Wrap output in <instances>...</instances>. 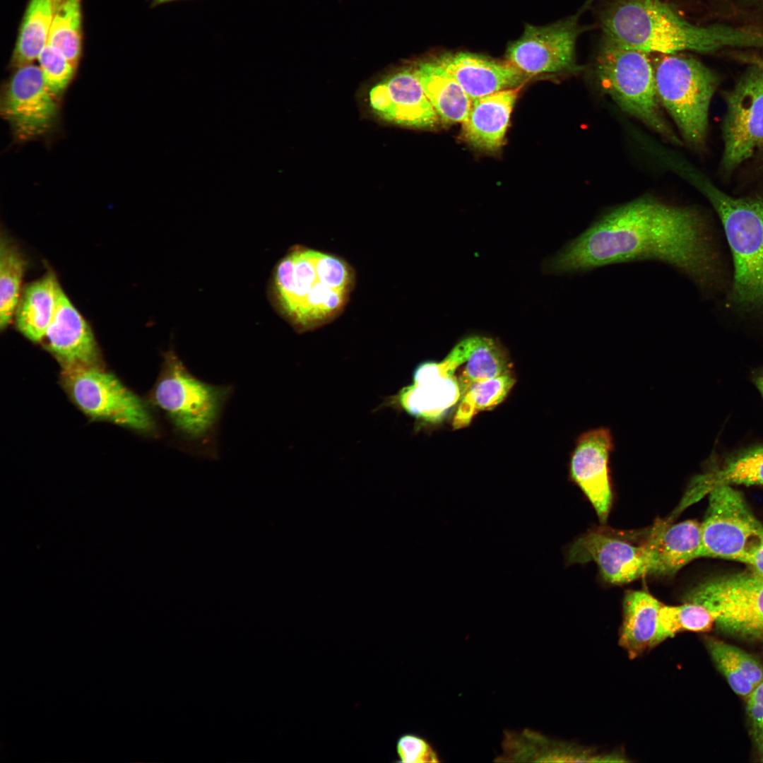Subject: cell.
Returning <instances> with one entry per match:
<instances>
[{"label": "cell", "instance_id": "6da1fadb", "mask_svg": "<svg viewBox=\"0 0 763 763\" xmlns=\"http://www.w3.org/2000/svg\"><path fill=\"white\" fill-rule=\"evenodd\" d=\"M653 260L700 285L714 273L715 255L704 215L690 206L645 196L601 215L550 259L554 273H582L610 264Z\"/></svg>", "mask_w": 763, "mask_h": 763}, {"label": "cell", "instance_id": "7a4b0ae2", "mask_svg": "<svg viewBox=\"0 0 763 763\" xmlns=\"http://www.w3.org/2000/svg\"><path fill=\"white\" fill-rule=\"evenodd\" d=\"M603 37L647 53L763 49V28L721 23L697 25L661 0H608L599 13Z\"/></svg>", "mask_w": 763, "mask_h": 763}, {"label": "cell", "instance_id": "3957f363", "mask_svg": "<svg viewBox=\"0 0 763 763\" xmlns=\"http://www.w3.org/2000/svg\"><path fill=\"white\" fill-rule=\"evenodd\" d=\"M233 391L231 385L213 384L196 377L171 348L163 354L150 398L165 418L177 449L216 459L220 421Z\"/></svg>", "mask_w": 763, "mask_h": 763}, {"label": "cell", "instance_id": "277c9868", "mask_svg": "<svg viewBox=\"0 0 763 763\" xmlns=\"http://www.w3.org/2000/svg\"><path fill=\"white\" fill-rule=\"evenodd\" d=\"M353 283L349 266L338 257L297 248L277 264L271 281L277 309L299 332L321 326L336 315Z\"/></svg>", "mask_w": 763, "mask_h": 763}, {"label": "cell", "instance_id": "5b68a950", "mask_svg": "<svg viewBox=\"0 0 763 763\" xmlns=\"http://www.w3.org/2000/svg\"><path fill=\"white\" fill-rule=\"evenodd\" d=\"M684 175L709 201L723 224L734 262L735 302L763 308V198H736L690 167Z\"/></svg>", "mask_w": 763, "mask_h": 763}, {"label": "cell", "instance_id": "8992f818", "mask_svg": "<svg viewBox=\"0 0 763 763\" xmlns=\"http://www.w3.org/2000/svg\"><path fill=\"white\" fill-rule=\"evenodd\" d=\"M593 73L601 90L623 111L668 141L682 143L663 114L649 53L603 37L594 60Z\"/></svg>", "mask_w": 763, "mask_h": 763}, {"label": "cell", "instance_id": "52a82bcc", "mask_svg": "<svg viewBox=\"0 0 763 763\" xmlns=\"http://www.w3.org/2000/svg\"><path fill=\"white\" fill-rule=\"evenodd\" d=\"M662 107L684 140L701 148L706 140L709 110L718 85L716 75L698 59L678 53H649Z\"/></svg>", "mask_w": 763, "mask_h": 763}, {"label": "cell", "instance_id": "ba28073f", "mask_svg": "<svg viewBox=\"0 0 763 763\" xmlns=\"http://www.w3.org/2000/svg\"><path fill=\"white\" fill-rule=\"evenodd\" d=\"M62 384L74 403L91 418L150 436L159 431L147 404L99 366L63 370Z\"/></svg>", "mask_w": 763, "mask_h": 763}, {"label": "cell", "instance_id": "9c48e42d", "mask_svg": "<svg viewBox=\"0 0 763 763\" xmlns=\"http://www.w3.org/2000/svg\"><path fill=\"white\" fill-rule=\"evenodd\" d=\"M684 602L703 605L722 629L763 639V574L750 571L714 577L690 590Z\"/></svg>", "mask_w": 763, "mask_h": 763}, {"label": "cell", "instance_id": "30bf717a", "mask_svg": "<svg viewBox=\"0 0 763 763\" xmlns=\"http://www.w3.org/2000/svg\"><path fill=\"white\" fill-rule=\"evenodd\" d=\"M750 66L724 97L721 166L727 172L749 159L763 141V57Z\"/></svg>", "mask_w": 763, "mask_h": 763}, {"label": "cell", "instance_id": "8fae6325", "mask_svg": "<svg viewBox=\"0 0 763 763\" xmlns=\"http://www.w3.org/2000/svg\"><path fill=\"white\" fill-rule=\"evenodd\" d=\"M593 1L586 0L576 13L551 24H526L521 36L509 44L506 61L531 77L578 72L576 45L584 30L579 19Z\"/></svg>", "mask_w": 763, "mask_h": 763}, {"label": "cell", "instance_id": "7c38bea8", "mask_svg": "<svg viewBox=\"0 0 763 763\" xmlns=\"http://www.w3.org/2000/svg\"><path fill=\"white\" fill-rule=\"evenodd\" d=\"M708 494L709 505L701 524L699 557L738 561L763 537V525L732 485L716 486Z\"/></svg>", "mask_w": 763, "mask_h": 763}, {"label": "cell", "instance_id": "4fadbf2b", "mask_svg": "<svg viewBox=\"0 0 763 763\" xmlns=\"http://www.w3.org/2000/svg\"><path fill=\"white\" fill-rule=\"evenodd\" d=\"M459 362V354L451 350L439 362L420 363L413 372L412 382L386 397L380 406L405 412L426 422L441 420L462 396Z\"/></svg>", "mask_w": 763, "mask_h": 763}, {"label": "cell", "instance_id": "5bb4252c", "mask_svg": "<svg viewBox=\"0 0 763 763\" xmlns=\"http://www.w3.org/2000/svg\"><path fill=\"white\" fill-rule=\"evenodd\" d=\"M47 88L39 66L33 63L16 68L5 86L1 114L20 141L47 134L56 123L58 106Z\"/></svg>", "mask_w": 763, "mask_h": 763}, {"label": "cell", "instance_id": "9a60e30c", "mask_svg": "<svg viewBox=\"0 0 763 763\" xmlns=\"http://www.w3.org/2000/svg\"><path fill=\"white\" fill-rule=\"evenodd\" d=\"M368 103L379 117L402 126L430 128L439 119L425 93L415 66L374 85L368 94Z\"/></svg>", "mask_w": 763, "mask_h": 763}, {"label": "cell", "instance_id": "2e32d148", "mask_svg": "<svg viewBox=\"0 0 763 763\" xmlns=\"http://www.w3.org/2000/svg\"><path fill=\"white\" fill-rule=\"evenodd\" d=\"M613 448L608 428L592 429L578 437L569 461L570 479L588 497L601 522L606 521L612 502L609 460Z\"/></svg>", "mask_w": 763, "mask_h": 763}, {"label": "cell", "instance_id": "e0dca14e", "mask_svg": "<svg viewBox=\"0 0 763 763\" xmlns=\"http://www.w3.org/2000/svg\"><path fill=\"white\" fill-rule=\"evenodd\" d=\"M568 564L594 562L604 579L611 584H625L647 574V558L644 545L627 542L598 532L577 538L566 552Z\"/></svg>", "mask_w": 763, "mask_h": 763}, {"label": "cell", "instance_id": "ac0fdd59", "mask_svg": "<svg viewBox=\"0 0 763 763\" xmlns=\"http://www.w3.org/2000/svg\"><path fill=\"white\" fill-rule=\"evenodd\" d=\"M43 341L64 370L99 366L100 351L93 332L61 286Z\"/></svg>", "mask_w": 763, "mask_h": 763}, {"label": "cell", "instance_id": "d6986e66", "mask_svg": "<svg viewBox=\"0 0 763 763\" xmlns=\"http://www.w3.org/2000/svg\"><path fill=\"white\" fill-rule=\"evenodd\" d=\"M435 59L471 100L523 86L531 78L507 61H500L471 52L444 53Z\"/></svg>", "mask_w": 763, "mask_h": 763}, {"label": "cell", "instance_id": "ffe728a7", "mask_svg": "<svg viewBox=\"0 0 763 763\" xmlns=\"http://www.w3.org/2000/svg\"><path fill=\"white\" fill-rule=\"evenodd\" d=\"M523 86L472 100L463 124L464 139L473 147L496 152L504 144L510 116Z\"/></svg>", "mask_w": 763, "mask_h": 763}, {"label": "cell", "instance_id": "44dd1931", "mask_svg": "<svg viewBox=\"0 0 763 763\" xmlns=\"http://www.w3.org/2000/svg\"><path fill=\"white\" fill-rule=\"evenodd\" d=\"M647 574L671 576L699 557L701 524L687 520L655 530L644 544Z\"/></svg>", "mask_w": 763, "mask_h": 763}, {"label": "cell", "instance_id": "7402d4cb", "mask_svg": "<svg viewBox=\"0 0 763 763\" xmlns=\"http://www.w3.org/2000/svg\"><path fill=\"white\" fill-rule=\"evenodd\" d=\"M502 752L496 757L498 762H596L593 752L566 742L555 740L538 731H504Z\"/></svg>", "mask_w": 763, "mask_h": 763}, {"label": "cell", "instance_id": "603a6c76", "mask_svg": "<svg viewBox=\"0 0 763 763\" xmlns=\"http://www.w3.org/2000/svg\"><path fill=\"white\" fill-rule=\"evenodd\" d=\"M642 591L628 592L623 601V622L620 644L634 658L664 641L659 625L662 606Z\"/></svg>", "mask_w": 763, "mask_h": 763}, {"label": "cell", "instance_id": "cb8c5ba5", "mask_svg": "<svg viewBox=\"0 0 763 763\" xmlns=\"http://www.w3.org/2000/svg\"><path fill=\"white\" fill-rule=\"evenodd\" d=\"M60 285L49 271L22 290L15 314L18 331L28 340L42 341L54 317Z\"/></svg>", "mask_w": 763, "mask_h": 763}, {"label": "cell", "instance_id": "d4e9b609", "mask_svg": "<svg viewBox=\"0 0 763 763\" xmlns=\"http://www.w3.org/2000/svg\"><path fill=\"white\" fill-rule=\"evenodd\" d=\"M419 79L439 118L445 123H463L472 100L435 58L415 65Z\"/></svg>", "mask_w": 763, "mask_h": 763}, {"label": "cell", "instance_id": "484cf974", "mask_svg": "<svg viewBox=\"0 0 763 763\" xmlns=\"http://www.w3.org/2000/svg\"><path fill=\"white\" fill-rule=\"evenodd\" d=\"M704 644L714 663L731 689L746 698L763 682V663L745 651L713 637Z\"/></svg>", "mask_w": 763, "mask_h": 763}, {"label": "cell", "instance_id": "4316f807", "mask_svg": "<svg viewBox=\"0 0 763 763\" xmlns=\"http://www.w3.org/2000/svg\"><path fill=\"white\" fill-rule=\"evenodd\" d=\"M721 485L763 486V444L743 449L726 459L718 468L696 478L692 485V497H702Z\"/></svg>", "mask_w": 763, "mask_h": 763}, {"label": "cell", "instance_id": "83f0119b", "mask_svg": "<svg viewBox=\"0 0 763 763\" xmlns=\"http://www.w3.org/2000/svg\"><path fill=\"white\" fill-rule=\"evenodd\" d=\"M59 0H30L18 31L11 64L18 67L33 63L47 44Z\"/></svg>", "mask_w": 763, "mask_h": 763}, {"label": "cell", "instance_id": "f1b7e54d", "mask_svg": "<svg viewBox=\"0 0 763 763\" xmlns=\"http://www.w3.org/2000/svg\"><path fill=\"white\" fill-rule=\"evenodd\" d=\"M26 261L17 245L3 232L0 244V327L8 326L14 317L21 294Z\"/></svg>", "mask_w": 763, "mask_h": 763}, {"label": "cell", "instance_id": "f546056e", "mask_svg": "<svg viewBox=\"0 0 763 763\" xmlns=\"http://www.w3.org/2000/svg\"><path fill=\"white\" fill-rule=\"evenodd\" d=\"M515 383L511 373L472 384L460 399L452 420V427L459 430L467 427L480 411L502 403Z\"/></svg>", "mask_w": 763, "mask_h": 763}, {"label": "cell", "instance_id": "4dcf8cb0", "mask_svg": "<svg viewBox=\"0 0 763 763\" xmlns=\"http://www.w3.org/2000/svg\"><path fill=\"white\" fill-rule=\"evenodd\" d=\"M81 0H59L50 28L48 43L59 49L76 66L82 49Z\"/></svg>", "mask_w": 763, "mask_h": 763}, {"label": "cell", "instance_id": "1f68e13d", "mask_svg": "<svg viewBox=\"0 0 763 763\" xmlns=\"http://www.w3.org/2000/svg\"><path fill=\"white\" fill-rule=\"evenodd\" d=\"M716 623L714 615L702 605L684 602L682 605H662L659 625L664 640L683 631L706 632Z\"/></svg>", "mask_w": 763, "mask_h": 763}, {"label": "cell", "instance_id": "d6a6232c", "mask_svg": "<svg viewBox=\"0 0 763 763\" xmlns=\"http://www.w3.org/2000/svg\"><path fill=\"white\" fill-rule=\"evenodd\" d=\"M37 60L47 88L54 97L61 95L71 81L76 66L48 42L40 52Z\"/></svg>", "mask_w": 763, "mask_h": 763}, {"label": "cell", "instance_id": "836d02e7", "mask_svg": "<svg viewBox=\"0 0 763 763\" xmlns=\"http://www.w3.org/2000/svg\"><path fill=\"white\" fill-rule=\"evenodd\" d=\"M396 762L437 763L442 760L425 738L413 733L401 735L396 742Z\"/></svg>", "mask_w": 763, "mask_h": 763}, {"label": "cell", "instance_id": "e575fe53", "mask_svg": "<svg viewBox=\"0 0 763 763\" xmlns=\"http://www.w3.org/2000/svg\"><path fill=\"white\" fill-rule=\"evenodd\" d=\"M745 699L750 734L759 761L763 762V682Z\"/></svg>", "mask_w": 763, "mask_h": 763}, {"label": "cell", "instance_id": "d590c367", "mask_svg": "<svg viewBox=\"0 0 763 763\" xmlns=\"http://www.w3.org/2000/svg\"><path fill=\"white\" fill-rule=\"evenodd\" d=\"M763 574V537L738 560Z\"/></svg>", "mask_w": 763, "mask_h": 763}, {"label": "cell", "instance_id": "8d00e7d4", "mask_svg": "<svg viewBox=\"0 0 763 763\" xmlns=\"http://www.w3.org/2000/svg\"><path fill=\"white\" fill-rule=\"evenodd\" d=\"M740 4L747 8L763 13V0H740Z\"/></svg>", "mask_w": 763, "mask_h": 763}, {"label": "cell", "instance_id": "74e56055", "mask_svg": "<svg viewBox=\"0 0 763 763\" xmlns=\"http://www.w3.org/2000/svg\"><path fill=\"white\" fill-rule=\"evenodd\" d=\"M753 381L763 397V369L759 371L753 377Z\"/></svg>", "mask_w": 763, "mask_h": 763}, {"label": "cell", "instance_id": "f35d334b", "mask_svg": "<svg viewBox=\"0 0 763 763\" xmlns=\"http://www.w3.org/2000/svg\"><path fill=\"white\" fill-rule=\"evenodd\" d=\"M153 1L154 5H157V4H164V3H167V2H170V1H177V0H153Z\"/></svg>", "mask_w": 763, "mask_h": 763}, {"label": "cell", "instance_id": "ab89813d", "mask_svg": "<svg viewBox=\"0 0 763 763\" xmlns=\"http://www.w3.org/2000/svg\"><path fill=\"white\" fill-rule=\"evenodd\" d=\"M758 150H759L761 151V153H762V155H763V141L759 145V146L758 148Z\"/></svg>", "mask_w": 763, "mask_h": 763}]
</instances>
